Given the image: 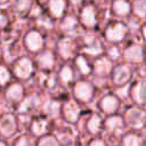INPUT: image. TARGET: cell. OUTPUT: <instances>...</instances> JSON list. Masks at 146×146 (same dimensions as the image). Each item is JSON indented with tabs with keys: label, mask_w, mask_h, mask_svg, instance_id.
Returning <instances> with one entry per match:
<instances>
[{
	"label": "cell",
	"mask_w": 146,
	"mask_h": 146,
	"mask_svg": "<svg viewBox=\"0 0 146 146\" xmlns=\"http://www.w3.org/2000/svg\"><path fill=\"white\" fill-rule=\"evenodd\" d=\"M100 35L105 43H124L130 35L129 27L124 19L110 18L100 29Z\"/></svg>",
	"instance_id": "6da1fadb"
},
{
	"label": "cell",
	"mask_w": 146,
	"mask_h": 146,
	"mask_svg": "<svg viewBox=\"0 0 146 146\" xmlns=\"http://www.w3.org/2000/svg\"><path fill=\"white\" fill-rule=\"evenodd\" d=\"M80 52L84 54L90 59H94L100 55H104L105 42L99 31L84 30L83 33L78 38Z\"/></svg>",
	"instance_id": "7a4b0ae2"
},
{
	"label": "cell",
	"mask_w": 146,
	"mask_h": 146,
	"mask_svg": "<svg viewBox=\"0 0 146 146\" xmlns=\"http://www.w3.org/2000/svg\"><path fill=\"white\" fill-rule=\"evenodd\" d=\"M70 94L76 102L88 106L95 100L97 89L90 78H78L70 88Z\"/></svg>",
	"instance_id": "3957f363"
},
{
	"label": "cell",
	"mask_w": 146,
	"mask_h": 146,
	"mask_svg": "<svg viewBox=\"0 0 146 146\" xmlns=\"http://www.w3.org/2000/svg\"><path fill=\"white\" fill-rule=\"evenodd\" d=\"M122 119L127 130L140 131L146 125V110L143 106L135 104H127L122 106Z\"/></svg>",
	"instance_id": "277c9868"
},
{
	"label": "cell",
	"mask_w": 146,
	"mask_h": 146,
	"mask_svg": "<svg viewBox=\"0 0 146 146\" xmlns=\"http://www.w3.org/2000/svg\"><path fill=\"white\" fill-rule=\"evenodd\" d=\"M135 76V67L123 60H120L113 65L110 74V83L113 90L125 88L132 81Z\"/></svg>",
	"instance_id": "5b68a950"
},
{
	"label": "cell",
	"mask_w": 146,
	"mask_h": 146,
	"mask_svg": "<svg viewBox=\"0 0 146 146\" xmlns=\"http://www.w3.org/2000/svg\"><path fill=\"white\" fill-rule=\"evenodd\" d=\"M79 121L83 122L82 130L78 131L79 137L91 138V137H99L103 133L104 115H102L98 111H92L88 108Z\"/></svg>",
	"instance_id": "8992f818"
},
{
	"label": "cell",
	"mask_w": 146,
	"mask_h": 146,
	"mask_svg": "<svg viewBox=\"0 0 146 146\" xmlns=\"http://www.w3.org/2000/svg\"><path fill=\"white\" fill-rule=\"evenodd\" d=\"M122 106H123V100L113 89H108L102 92V95L97 98L96 102L97 111L104 116L120 113Z\"/></svg>",
	"instance_id": "52a82bcc"
},
{
	"label": "cell",
	"mask_w": 146,
	"mask_h": 146,
	"mask_svg": "<svg viewBox=\"0 0 146 146\" xmlns=\"http://www.w3.org/2000/svg\"><path fill=\"white\" fill-rule=\"evenodd\" d=\"M146 48L137 39H128L122 43V60L137 66L145 60Z\"/></svg>",
	"instance_id": "ba28073f"
},
{
	"label": "cell",
	"mask_w": 146,
	"mask_h": 146,
	"mask_svg": "<svg viewBox=\"0 0 146 146\" xmlns=\"http://www.w3.org/2000/svg\"><path fill=\"white\" fill-rule=\"evenodd\" d=\"M87 106L76 102L73 97H68L63 100L60 110V119L70 124H76L81 116L87 112Z\"/></svg>",
	"instance_id": "9c48e42d"
},
{
	"label": "cell",
	"mask_w": 146,
	"mask_h": 146,
	"mask_svg": "<svg viewBox=\"0 0 146 146\" xmlns=\"http://www.w3.org/2000/svg\"><path fill=\"white\" fill-rule=\"evenodd\" d=\"M55 54L63 62L71 63L78 52H80L78 38H71L65 35H59L56 44H55Z\"/></svg>",
	"instance_id": "30bf717a"
},
{
	"label": "cell",
	"mask_w": 146,
	"mask_h": 146,
	"mask_svg": "<svg viewBox=\"0 0 146 146\" xmlns=\"http://www.w3.org/2000/svg\"><path fill=\"white\" fill-rule=\"evenodd\" d=\"M58 30L60 35L79 38L83 33V27L81 26L76 13L67 11L62 18L58 19Z\"/></svg>",
	"instance_id": "8fae6325"
},
{
	"label": "cell",
	"mask_w": 146,
	"mask_h": 146,
	"mask_svg": "<svg viewBox=\"0 0 146 146\" xmlns=\"http://www.w3.org/2000/svg\"><path fill=\"white\" fill-rule=\"evenodd\" d=\"M127 88V100L144 107L146 105V79L133 78Z\"/></svg>",
	"instance_id": "7c38bea8"
},
{
	"label": "cell",
	"mask_w": 146,
	"mask_h": 146,
	"mask_svg": "<svg viewBox=\"0 0 146 146\" xmlns=\"http://www.w3.org/2000/svg\"><path fill=\"white\" fill-rule=\"evenodd\" d=\"M127 131L121 113L104 116L103 133L104 136H117L121 137Z\"/></svg>",
	"instance_id": "4fadbf2b"
},
{
	"label": "cell",
	"mask_w": 146,
	"mask_h": 146,
	"mask_svg": "<svg viewBox=\"0 0 146 146\" xmlns=\"http://www.w3.org/2000/svg\"><path fill=\"white\" fill-rule=\"evenodd\" d=\"M114 63L108 59L105 55H100L94 59H91L92 66V74L90 79H98V80H107L110 79V74L112 72Z\"/></svg>",
	"instance_id": "5bb4252c"
},
{
	"label": "cell",
	"mask_w": 146,
	"mask_h": 146,
	"mask_svg": "<svg viewBox=\"0 0 146 146\" xmlns=\"http://www.w3.org/2000/svg\"><path fill=\"white\" fill-rule=\"evenodd\" d=\"M56 75H57L59 87L64 89H68V90L72 87V84L75 82V80L79 78L73 65L68 62H64L59 66L58 71L56 72Z\"/></svg>",
	"instance_id": "9a60e30c"
},
{
	"label": "cell",
	"mask_w": 146,
	"mask_h": 146,
	"mask_svg": "<svg viewBox=\"0 0 146 146\" xmlns=\"http://www.w3.org/2000/svg\"><path fill=\"white\" fill-rule=\"evenodd\" d=\"M71 64L73 65L79 78H91V74H92L91 59L87 57L84 54L78 52L75 57L72 59Z\"/></svg>",
	"instance_id": "2e32d148"
},
{
	"label": "cell",
	"mask_w": 146,
	"mask_h": 146,
	"mask_svg": "<svg viewBox=\"0 0 146 146\" xmlns=\"http://www.w3.org/2000/svg\"><path fill=\"white\" fill-rule=\"evenodd\" d=\"M108 9L113 18L125 19L131 15V0H112Z\"/></svg>",
	"instance_id": "e0dca14e"
},
{
	"label": "cell",
	"mask_w": 146,
	"mask_h": 146,
	"mask_svg": "<svg viewBox=\"0 0 146 146\" xmlns=\"http://www.w3.org/2000/svg\"><path fill=\"white\" fill-rule=\"evenodd\" d=\"M63 100L58 97H52L47 99L42 105L43 115L49 120H58L60 119V110H62Z\"/></svg>",
	"instance_id": "ac0fdd59"
},
{
	"label": "cell",
	"mask_w": 146,
	"mask_h": 146,
	"mask_svg": "<svg viewBox=\"0 0 146 146\" xmlns=\"http://www.w3.org/2000/svg\"><path fill=\"white\" fill-rule=\"evenodd\" d=\"M41 52L36 57V64L41 71H52L56 66V54L50 50H40Z\"/></svg>",
	"instance_id": "d6986e66"
},
{
	"label": "cell",
	"mask_w": 146,
	"mask_h": 146,
	"mask_svg": "<svg viewBox=\"0 0 146 146\" xmlns=\"http://www.w3.org/2000/svg\"><path fill=\"white\" fill-rule=\"evenodd\" d=\"M68 3L66 0H48L47 1V10L48 15L54 19L58 21L68 11Z\"/></svg>",
	"instance_id": "ffe728a7"
},
{
	"label": "cell",
	"mask_w": 146,
	"mask_h": 146,
	"mask_svg": "<svg viewBox=\"0 0 146 146\" xmlns=\"http://www.w3.org/2000/svg\"><path fill=\"white\" fill-rule=\"evenodd\" d=\"M25 46L30 51H33V52L42 50L44 46V38L41 34V32L36 30L30 31L25 36Z\"/></svg>",
	"instance_id": "44dd1931"
},
{
	"label": "cell",
	"mask_w": 146,
	"mask_h": 146,
	"mask_svg": "<svg viewBox=\"0 0 146 146\" xmlns=\"http://www.w3.org/2000/svg\"><path fill=\"white\" fill-rule=\"evenodd\" d=\"M51 120L47 116H38L32 120L31 122V131L34 136H44L50 131L51 128Z\"/></svg>",
	"instance_id": "7402d4cb"
},
{
	"label": "cell",
	"mask_w": 146,
	"mask_h": 146,
	"mask_svg": "<svg viewBox=\"0 0 146 146\" xmlns=\"http://www.w3.org/2000/svg\"><path fill=\"white\" fill-rule=\"evenodd\" d=\"M121 146H145L139 131L127 130L121 136Z\"/></svg>",
	"instance_id": "603a6c76"
},
{
	"label": "cell",
	"mask_w": 146,
	"mask_h": 146,
	"mask_svg": "<svg viewBox=\"0 0 146 146\" xmlns=\"http://www.w3.org/2000/svg\"><path fill=\"white\" fill-rule=\"evenodd\" d=\"M16 131V121L15 117L10 114H7L0 120V133L5 137H10Z\"/></svg>",
	"instance_id": "cb8c5ba5"
},
{
	"label": "cell",
	"mask_w": 146,
	"mask_h": 146,
	"mask_svg": "<svg viewBox=\"0 0 146 146\" xmlns=\"http://www.w3.org/2000/svg\"><path fill=\"white\" fill-rule=\"evenodd\" d=\"M15 72H16V75L22 79L29 78L33 72V64L31 59L26 57H23L22 59H19L15 66Z\"/></svg>",
	"instance_id": "d4e9b609"
},
{
	"label": "cell",
	"mask_w": 146,
	"mask_h": 146,
	"mask_svg": "<svg viewBox=\"0 0 146 146\" xmlns=\"http://www.w3.org/2000/svg\"><path fill=\"white\" fill-rule=\"evenodd\" d=\"M41 106V99L38 95H30L29 97H26L23 103L19 106V112L21 113H30V112H34L36 111L39 107Z\"/></svg>",
	"instance_id": "484cf974"
},
{
	"label": "cell",
	"mask_w": 146,
	"mask_h": 146,
	"mask_svg": "<svg viewBox=\"0 0 146 146\" xmlns=\"http://www.w3.org/2000/svg\"><path fill=\"white\" fill-rule=\"evenodd\" d=\"M104 55L111 59L114 64L122 60V44L115 43H105Z\"/></svg>",
	"instance_id": "4316f807"
},
{
	"label": "cell",
	"mask_w": 146,
	"mask_h": 146,
	"mask_svg": "<svg viewBox=\"0 0 146 146\" xmlns=\"http://www.w3.org/2000/svg\"><path fill=\"white\" fill-rule=\"evenodd\" d=\"M131 15L141 22L146 21V0H131Z\"/></svg>",
	"instance_id": "83f0119b"
},
{
	"label": "cell",
	"mask_w": 146,
	"mask_h": 146,
	"mask_svg": "<svg viewBox=\"0 0 146 146\" xmlns=\"http://www.w3.org/2000/svg\"><path fill=\"white\" fill-rule=\"evenodd\" d=\"M36 25L46 31H51L56 27V19H54L48 14H41L36 17Z\"/></svg>",
	"instance_id": "f1b7e54d"
},
{
	"label": "cell",
	"mask_w": 146,
	"mask_h": 146,
	"mask_svg": "<svg viewBox=\"0 0 146 146\" xmlns=\"http://www.w3.org/2000/svg\"><path fill=\"white\" fill-rule=\"evenodd\" d=\"M36 146H60L59 141L55 137V135H44L41 136L40 140L38 141Z\"/></svg>",
	"instance_id": "f546056e"
},
{
	"label": "cell",
	"mask_w": 146,
	"mask_h": 146,
	"mask_svg": "<svg viewBox=\"0 0 146 146\" xmlns=\"http://www.w3.org/2000/svg\"><path fill=\"white\" fill-rule=\"evenodd\" d=\"M22 95H23V89H22V87H21L19 84H14V86L9 89V91H8V94H7V97H8L10 100H19V99L22 98Z\"/></svg>",
	"instance_id": "4dcf8cb0"
},
{
	"label": "cell",
	"mask_w": 146,
	"mask_h": 146,
	"mask_svg": "<svg viewBox=\"0 0 146 146\" xmlns=\"http://www.w3.org/2000/svg\"><path fill=\"white\" fill-rule=\"evenodd\" d=\"M14 146H36L35 141L33 140V138H31L30 136H21L16 139Z\"/></svg>",
	"instance_id": "1f68e13d"
},
{
	"label": "cell",
	"mask_w": 146,
	"mask_h": 146,
	"mask_svg": "<svg viewBox=\"0 0 146 146\" xmlns=\"http://www.w3.org/2000/svg\"><path fill=\"white\" fill-rule=\"evenodd\" d=\"M17 10L22 14L29 11L32 8V0H17Z\"/></svg>",
	"instance_id": "d6a6232c"
},
{
	"label": "cell",
	"mask_w": 146,
	"mask_h": 146,
	"mask_svg": "<svg viewBox=\"0 0 146 146\" xmlns=\"http://www.w3.org/2000/svg\"><path fill=\"white\" fill-rule=\"evenodd\" d=\"M138 40L146 48V21L141 22V24L139 26V30H138Z\"/></svg>",
	"instance_id": "836d02e7"
},
{
	"label": "cell",
	"mask_w": 146,
	"mask_h": 146,
	"mask_svg": "<svg viewBox=\"0 0 146 146\" xmlns=\"http://www.w3.org/2000/svg\"><path fill=\"white\" fill-rule=\"evenodd\" d=\"M84 146H106V143L104 140L103 137H91L89 138V140L87 141V144Z\"/></svg>",
	"instance_id": "e575fe53"
},
{
	"label": "cell",
	"mask_w": 146,
	"mask_h": 146,
	"mask_svg": "<svg viewBox=\"0 0 146 146\" xmlns=\"http://www.w3.org/2000/svg\"><path fill=\"white\" fill-rule=\"evenodd\" d=\"M66 1H67L68 6H70V7H73L75 10H76L79 7H81L82 3L86 2V0H66Z\"/></svg>",
	"instance_id": "d590c367"
},
{
	"label": "cell",
	"mask_w": 146,
	"mask_h": 146,
	"mask_svg": "<svg viewBox=\"0 0 146 146\" xmlns=\"http://www.w3.org/2000/svg\"><path fill=\"white\" fill-rule=\"evenodd\" d=\"M8 73H7V71L5 70V68H2V67H0V83H3L5 81H7L8 80Z\"/></svg>",
	"instance_id": "8d00e7d4"
},
{
	"label": "cell",
	"mask_w": 146,
	"mask_h": 146,
	"mask_svg": "<svg viewBox=\"0 0 146 146\" xmlns=\"http://www.w3.org/2000/svg\"><path fill=\"white\" fill-rule=\"evenodd\" d=\"M139 133H140V136H141V138H143V141H144V145L146 146V125L139 131Z\"/></svg>",
	"instance_id": "74e56055"
},
{
	"label": "cell",
	"mask_w": 146,
	"mask_h": 146,
	"mask_svg": "<svg viewBox=\"0 0 146 146\" xmlns=\"http://www.w3.org/2000/svg\"><path fill=\"white\" fill-rule=\"evenodd\" d=\"M111 1H112V0H99L98 2H100V3H103V5H106V6H108Z\"/></svg>",
	"instance_id": "f35d334b"
},
{
	"label": "cell",
	"mask_w": 146,
	"mask_h": 146,
	"mask_svg": "<svg viewBox=\"0 0 146 146\" xmlns=\"http://www.w3.org/2000/svg\"><path fill=\"white\" fill-rule=\"evenodd\" d=\"M86 1H90V2H98L99 0H86Z\"/></svg>",
	"instance_id": "ab89813d"
},
{
	"label": "cell",
	"mask_w": 146,
	"mask_h": 146,
	"mask_svg": "<svg viewBox=\"0 0 146 146\" xmlns=\"http://www.w3.org/2000/svg\"><path fill=\"white\" fill-rule=\"evenodd\" d=\"M0 146H7L5 143H2V141H0Z\"/></svg>",
	"instance_id": "60d3db41"
},
{
	"label": "cell",
	"mask_w": 146,
	"mask_h": 146,
	"mask_svg": "<svg viewBox=\"0 0 146 146\" xmlns=\"http://www.w3.org/2000/svg\"><path fill=\"white\" fill-rule=\"evenodd\" d=\"M66 146H76V143H74V144H70V145H66Z\"/></svg>",
	"instance_id": "b9f144b4"
},
{
	"label": "cell",
	"mask_w": 146,
	"mask_h": 146,
	"mask_svg": "<svg viewBox=\"0 0 146 146\" xmlns=\"http://www.w3.org/2000/svg\"><path fill=\"white\" fill-rule=\"evenodd\" d=\"M144 63L146 64V55H145V60H144Z\"/></svg>",
	"instance_id": "7bdbcfd3"
}]
</instances>
